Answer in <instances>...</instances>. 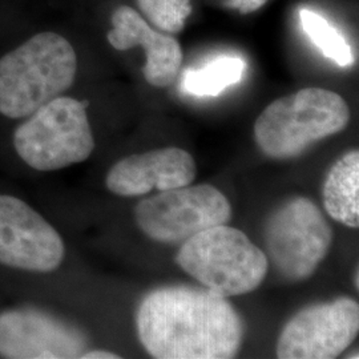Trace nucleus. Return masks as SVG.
Instances as JSON below:
<instances>
[{"label":"nucleus","instance_id":"9","mask_svg":"<svg viewBox=\"0 0 359 359\" xmlns=\"http://www.w3.org/2000/svg\"><path fill=\"white\" fill-rule=\"evenodd\" d=\"M65 256L60 234L18 197L0 194V264L15 269L50 273Z\"/></svg>","mask_w":359,"mask_h":359},{"label":"nucleus","instance_id":"17","mask_svg":"<svg viewBox=\"0 0 359 359\" xmlns=\"http://www.w3.org/2000/svg\"><path fill=\"white\" fill-rule=\"evenodd\" d=\"M266 1L268 0H226V4L238 13H250L261 8Z\"/></svg>","mask_w":359,"mask_h":359},{"label":"nucleus","instance_id":"7","mask_svg":"<svg viewBox=\"0 0 359 359\" xmlns=\"http://www.w3.org/2000/svg\"><path fill=\"white\" fill-rule=\"evenodd\" d=\"M229 200L209 184L187 185L142 200L135 217L149 238L165 244H182L212 226L228 224Z\"/></svg>","mask_w":359,"mask_h":359},{"label":"nucleus","instance_id":"3","mask_svg":"<svg viewBox=\"0 0 359 359\" xmlns=\"http://www.w3.org/2000/svg\"><path fill=\"white\" fill-rule=\"evenodd\" d=\"M350 108L333 90L304 88L269 104L257 117L255 139L276 160L294 158L346 128Z\"/></svg>","mask_w":359,"mask_h":359},{"label":"nucleus","instance_id":"6","mask_svg":"<svg viewBox=\"0 0 359 359\" xmlns=\"http://www.w3.org/2000/svg\"><path fill=\"white\" fill-rule=\"evenodd\" d=\"M266 258L290 283L309 280L333 243V231L321 209L308 197L286 200L270 215L264 231Z\"/></svg>","mask_w":359,"mask_h":359},{"label":"nucleus","instance_id":"13","mask_svg":"<svg viewBox=\"0 0 359 359\" xmlns=\"http://www.w3.org/2000/svg\"><path fill=\"white\" fill-rule=\"evenodd\" d=\"M322 194L323 206L330 217L348 228H358V151H350L337 160L325 180Z\"/></svg>","mask_w":359,"mask_h":359},{"label":"nucleus","instance_id":"15","mask_svg":"<svg viewBox=\"0 0 359 359\" xmlns=\"http://www.w3.org/2000/svg\"><path fill=\"white\" fill-rule=\"evenodd\" d=\"M299 22L304 32L325 57L342 68L354 65L355 57L346 39L322 15L302 8L299 11Z\"/></svg>","mask_w":359,"mask_h":359},{"label":"nucleus","instance_id":"14","mask_svg":"<svg viewBox=\"0 0 359 359\" xmlns=\"http://www.w3.org/2000/svg\"><path fill=\"white\" fill-rule=\"evenodd\" d=\"M246 71L244 59L218 56L200 68L185 71L182 90L197 97H215L231 86L238 84Z\"/></svg>","mask_w":359,"mask_h":359},{"label":"nucleus","instance_id":"8","mask_svg":"<svg viewBox=\"0 0 359 359\" xmlns=\"http://www.w3.org/2000/svg\"><path fill=\"white\" fill-rule=\"evenodd\" d=\"M358 302L339 297L329 304L299 310L285 325L277 342L281 359H333L339 357L357 338Z\"/></svg>","mask_w":359,"mask_h":359},{"label":"nucleus","instance_id":"5","mask_svg":"<svg viewBox=\"0 0 359 359\" xmlns=\"http://www.w3.org/2000/svg\"><path fill=\"white\" fill-rule=\"evenodd\" d=\"M13 147L28 167L40 172L86 161L95 149L87 103L59 96L40 107L15 130Z\"/></svg>","mask_w":359,"mask_h":359},{"label":"nucleus","instance_id":"2","mask_svg":"<svg viewBox=\"0 0 359 359\" xmlns=\"http://www.w3.org/2000/svg\"><path fill=\"white\" fill-rule=\"evenodd\" d=\"M76 52L56 32H40L0 59V114L25 118L74 84Z\"/></svg>","mask_w":359,"mask_h":359},{"label":"nucleus","instance_id":"12","mask_svg":"<svg viewBox=\"0 0 359 359\" xmlns=\"http://www.w3.org/2000/svg\"><path fill=\"white\" fill-rule=\"evenodd\" d=\"M111 20L114 27L107 35L109 44L118 51L142 47L147 55L142 68L145 80L157 88L170 86L182 65L179 41L154 29L140 13L128 6H120Z\"/></svg>","mask_w":359,"mask_h":359},{"label":"nucleus","instance_id":"1","mask_svg":"<svg viewBox=\"0 0 359 359\" xmlns=\"http://www.w3.org/2000/svg\"><path fill=\"white\" fill-rule=\"evenodd\" d=\"M136 327L142 347L157 359L234 358L244 337L243 320L226 298L189 285L149 292Z\"/></svg>","mask_w":359,"mask_h":359},{"label":"nucleus","instance_id":"18","mask_svg":"<svg viewBox=\"0 0 359 359\" xmlns=\"http://www.w3.org/2000/svg\"><path fill=\"white\" fill-rule=\"evenodd\" d=\"M80 358L84 359H118L120 355L111 351H104V350H93V351H84Z\"/></svg>","mask_w":359,"mask_h":359},{"label":"nucleus","instance_id":"4","mask_svg":"<svg viewBox=\"0 0 359 359\" xmlns=\"http://www.w3.org/2000/svg\"><path fill=\"white\" fill-rule=\"evenodd\" d=\"M176 264L215 294L228 298L256 290L269 261L244 231L226 224L200 231L181 244Z\"/></svg>","mask_w":359,"mask_h":359},{"label":"nucleus","instance_id":"11","mask_svg":"<svg viewBox=\"0 0 359 359\" xmlns=\"http://www.w3.org/2000/svg\"><path fill=\"white\" fill-rule=\"evenodd\" d=\"M196 163L192 154L180 148H161L130 154L109 169L105 184L117 196L137 197L154 189L164 192L192 184Z\"/></svg>","mask_w":359,"mask_h":359},{"label":"nucleus","instance_id":"16","mask_svg":"<svg viewBox=\"0 0 359 359\" xmlns=\"http://www.w3.org/2000/svg\"><path fill=\"white\" fill-rule=\"evenodd\" d=\"M142 15L157 29L177 34L192 13V0H137Z\"/></svg>","mask_w":359,"mask_h":359},{"label":"nucleus","instance_id":"10","mask_svg":"<svg viewBox=\"0 0 359 359\" xmlns=\"http://www.w3.org/2000/svg\"><path fill=\"white\" fill-rule=\"evenodd\" d=\"M84 334L50 314L34 309L0 314V355L4 358H80Z\"/></svg>","mask_w":359,"mask_h":359}]
</instances>
